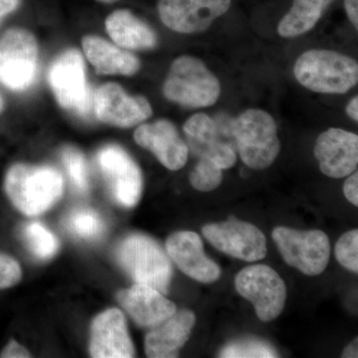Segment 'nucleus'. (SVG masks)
Instances as JSON below:
<instances>
[{"label":"nucleus","mask_w":358,"mask_h":358,"mask_svg":"<svg viewBox=\"0 0 358 358\" xmlns=\"http://www.w3.org/2000/svg\"><path fill=\"white\" fill-rule=\"evenodd\" d=\"M4 190L21 213L37 216L62 196L63 178L54 167L14 164L6 173Z\"/></svg>","instance_id":"f257e3e1"},{"label":"nucleus","mask_w":358,"mask_h":358,"mask_svg":"<svg viewBox=\"0 0 358 358\" xmlns=\"http://www.w3.org/2000/svg\"><path fill=\"white\" fill-rule=\"evenodd\" d=\"M296 81L320 94H345L358 82L355 59L331 50L313 49L301 54L294 66Z\"/></svg>","instance_id":"f03ea898"},{"label":"nucleus","mask_w":358,"mask_h":358,"mask_svg":"<svg viewBox=\"0 0 358 358\" xmlns=\"http://www.w3.org/2000/svg\"><path fill=\"white\" fill-rule=\"evenodd\" d=\"M164 94L169 101L183 107H210L220 96V82L199 58L180 56L171 64Z\"/></svg>","instance_id":"7ed1b4c3"},{"label":"nucleus","mask_w":358,"mask_h":358,"mask_svg":"<svg viewBox=\"0 0 358 358\" xmlns=\"http://www.w3.org/2000/svg\"><path fill=\"white\" fill-rule=\"evenodd\" d=\"M233 136L236 152L250 169H267L281 150L277 124L265 110H247L233 120Z\"/></svg>","instance_id":"20e7f679"},{"label":"nucleus","mask_w":358,"mask_h":358,"mask_svg":"<svg viewBox=\"0 0 358 358\" xmlns=\"http://www.w3.org/2000/svg\"><path fill=\"white\" fill-rule=\"evenodd\" d=\"M115 258L136 284L147 285L162 294L169 292L173 266L164 250L152 238L129 235L117 246Z\"/></svg>","instance_id":"39448f33"},{"label":"nucleus","mask_w":358,"mask_h":358,"mask_svg":"<svg viewBox=\"0 0 358 358\" xmlns=\"http://www.w3.org/2000/svg\"><path fill=\"white\" fill-rule=\"evenodd\" d=\"M188 150L199 159H208L220 169H231L237 162L233 120L227 115L212 119L206 114L190 117L183 126Z\"/></svg>","instance_id":"423d86ee"},{"label":"nucleus","mask_w":358,"mask_h":358,"mask_svg":"<svg viewBox=\"0 0 358 358\" xmlns=\"http://www.w3.org/2000/svg\"><path fill=\"white\" fill-rule=\"evenodd\" d=\"M49 85L61 107L88 117L94 110V92L86 82L85 63L77 49L61 54L51 65Z\"/></svg>","instance_id":"0eeeda50"},{"label":"nucleus","mask_w":358,"mask_h":358,"mask_svg":"<svg viewBox=\"0 0 358 358\" xmlns=\"http://www.w3.org/2000/svg\"><path fill=\"white\" fill-rule=\"evenodd\" d=\"M272 236L285 262L303 274H322L329 265L331 244L322 231H301L280 226L273 231Z\"/></svg>","instance_id":"6e6552de"},{"label":"nucleus","mask_w":358,"mask_h":358,"mask_svg":"<svg viewBox=\"0 0 358 358\" xmlns=\"http://www.w3.org/2000/svg\"><path fill=\"white\" fill-rule=\"evenodd\" d=\"M38 44L22 28L7 30L0 38V83L13 91L31 86L36 77Z\"/></svg>","instance_id":"1a4fd4ad"},{"label":"nucleus","mask_w":358,"mask_h":358,"mask_svg":"<svg viewBox=\"0 0 358 358\" xmlns=\"http://www.w3.org/2000/svg\"><path fill=\"white\" fill-rule=\"evenodd\" d=\"M238 293L254 306L257 317L270 322L281 315L287 299L282 278L266 265H253L240 271L235 279Z\"/></svg>","instance_id":"9d476101"},{"label":"nucleus","mask_w":358,"mask_h":358,"mask_svg":"<svg viewBox=\"0 0 358 358\" xmlns=\"http://www.w3.org/2000/svg\"><path fill=\"white\" fill-rule=\"evenodd\" d=\"M207 241L222 253L246 262L262 260L267 255V241L253 224L230 219L202 227Z\"/></svg>","instance_id":"9b49d317"},{"label":"nucleus","mask_w":358,"mask_h":358,"mask_svg":"<svg viewBox=\"0 0 358 358\" xmlns=\"http://www.w3.org/2000/svg\"><path fill=\"white\" fill-rule=\"evenodd\" d=\"M232 0H159L160 20L173 31L194 34L206 31L229 10Z\"/></svg>","instance_id":"f8f14e48"},{"label":"nucleus","mask_w":358,"mask_h":358,"mask_svg":"<svg viewBox=\"0 0 358 358\" xmlns=\"http://www.w3.org/2000/svg\"><path fill=\"white\" fill-rule=\"evenodd\" d=\"M96 162L115 201L124 207L138 203L143 190V176L128 152L117 145H107L99 150Z\"/></svg>","instance_id":"ddd939ff"},{"label":"nucleus","mask_w":358,"mask_h":358,"mask_svg":"<svg viewBox=\"0 0 358 358\" xmlns=\"http://www.w3.org/2000/svg\"><path fill=\"white\" fill-rule=\"evenodd\" d=\"M94 110L99 121L119 128H131L152 115L145 96L129 95L114 83L103 85L94 93Z\"/></svg>","instance_id":"4468645a"},{"label":"nucleus","mask_w":358,"mask_h":358,"mask_svg":"<svg viewBox=\"0 0 358 358\" xmlns=\"http://www.w3.org/2000/svg\"><path fill=\"white\" fill-rule=\"evenodd\" d=\"M313 154L324 176L346 178L357 169V134L341 129H329L317 138Z\"/></svg>","instance_id":"2eb2a0df"},{"label":"nucleus","mask_w":358,"mask_h":358,"mask_svg":"<svg viewBox=\"0 0 358 358\" xmlns=\"http://www.w3.org/2000/svg\"><path fill=\"white\" fill-rule=\"evenodd\" d=\"M90 355L94 358H129L136 355L126 319L121 310L109 308L91 324Z\"/></svg>","instance_id":"dca6fc26"},{"label":"nucleus","mask_w":358,"mask_h":358,"mask_svg":"<svg viewBox=\"0 0 358 358\" xmlns=\"http://www.w3.org/2000/svg\"><path fill=\"white\" fill-rule=\"evenodd\" d=\"M169 258L185 275L195 281L210 284L217 281L221 270L205 254L201 238L192 231L173 233L166 240Z\"/></svg>","instance_id":"f3484780"},{"label":"nucleus","mask_w":358,"mask_h":358,"mask_svg":"<svg viewBox=\"0 0 358 358\" xmlns=\"http://www.w3.org/2000/svg\"><path fill=\"white\" fill-rule=\"evenodd\" d=\"M134 141L140 147L150 150L160 164L171 171H179L187 162V145L173 122L166 120L141 124L134 131Z\"/></svg>","instance_id":"a211bd4d"},{"label":"nucleus","mask_w":358,"mask_h":358,"mask_svg":"<svg viewBox=\"0 0 358 358\" xmlns=\"http://www.w3.org/2000/svg\"><path fill=\"white\" fill-rule=\"evenodd\" d=\"M117 299L136 324L143 327L157 326L178 310L176 306L164 294L147 285L136 282L131 288L120 291Z\"/></svg>","instance_id":"6ab92c4d"},{"label":"nucleus","mask_w":358,"mask_h":358,"mask_svg":"<svg viewBox=\"0 0 358 358\" xmlns=\"http://www.w3.org/2000/svg\"><path fill=\"white\" fill-rule=\"evenodd\" d=\"M194 313L189 310H176L148 331L145 352L150 358L178 357L179 350L187 343L195 324Z\"/></svg>","instance_id":"aec40b11"},{"label":"nucleus","mask_w":358,"mask_h":358,"mask_svg":"<svg viewBox=\"0 0 358 358\" xmlns=\"http://www.w3.org/2000/svg\"><path fill=\"white\" fill-rule=\"evenodd\" d=\"M82 44L85 55L99 74L131 76L140 70L141 63L136 56L107 40L89 35L84 37Z\"/></svg>","instance_id":"412c9836"},{"label":"nucleus","mask_w":358,"mask_h":358,"mask_svg":"<svg viewBox=\"0 0 358 358\" xmlns=\"http://www.w3.org/2000/svg\"><path fill=\"white\" fill-rule=\"evenodd\" d=\"M106 30L117 46L131 50H145L157 46V34L152 28L128 9L110 13Z\"/></svg>","instance_id":"4be33fe9"},{"label":"nucleus","mask_w":358,"mask_h":358,"mask_svg":"<svg viewBox=\"0 0 358 358\" xmlns=\"http://www.w3.org/2000/svg\"><path fill=\"white\" fill-rule=\"evenodd\" d=\"M334 0H293L291 8L278 25V33L284 38L306 34L319 22Z\"/></svg>","instance_id":"5701e85b"},{"label":"nucleus","mask_w":358,"mask_h":358,"mask_svg":"<svg viewBox=\"0 0 358 358\" xmlns=\"http://www.w3.org/2000/svg\"><path fill=\"white\" fill-rule=\"evenodd\" d=\"M21 236L26 248L41 260H48L55 256L60 247L57 237L37 221L24 224L21 229Z\"/></svg>","instance_id":"b1692460"},{"label":"nucleus","mask_w":358,"mask_h":358,"mask_svg":"<svg viewBox=\"0 0 358 358\" xmlns=\"http://www.w3.org/2000/svg\"><path fill=\"white\" fill-rule=\"evenodd\" d=\"M66 227L75 236L96 240L105 232L103 219L92 209L80 208L71 212L66 219Z\"/></svg>","instance_id":"393cba45"},{"label":"nucleus","mask_w":358,"mask_h":358,"mask_svg":"<svg viewBox=\"0 0 358 358\" xmlns=\"http://www.w3.org/2000/svg\"><path fill=\"white\" fill-rule=\"evenodd\" d=\"M223 358H272L278 357L272 345L260 339H240L232 341L220 352Z\"/></svg>","instance_id":"a878e982"},{"label":"nucleus","mask_w":358,"mask_h":358,"mask_svg":"<svg viewBox=\"0 0 358 358\" xmlns=\"http://www.w3.org/2000/svg\"><path fill=\"white\" fill-rule=\"evenodd\" d=\"M62 159L75 189L81 193L88 192V167L83 154L76 148L67 147L63 150Z\"/></svg>","instance_id":"bb28decb"},{"label":"nucleus","mask_w":358,"mask_h":358,"mask_svg":"<svg viewBox=\"0 0 358 358\" xmlns=\"http://www.w3.org/2000/svg\"><path fill=\"white\" fill-rule=\"evenodd\" d=\"M222 169L208 159H199L190 173V183L196 190L202 192H210L216 189L222 182Z\"/></svg>","instance_id":"cd10ccee"},{"label":"nucleus","mask_w":358,"mask_h":358,"mask_svg":"<svg viewBox=\"0 0 358 358\" xmlns=\"http://www.w3.org/2000/svg\"><path fill=\"white\" fill-rule=\"evenodd\" d=\"M336 258L343 267L358 272V230H350L339 238L336 245Z\"/></svg>","instance_id":"c85d7f7f"},{"label":"nucleus","mask_w":358,"mask_h":358,"mask_svg":"<svg viewBox=\"0 0 358 358\" xmlns=\"http://www.w3.org/2000/svg\"><path fill=\"white\" fill-rule=\"evenodd\" d=\"M22 270L13 257L0 252V289L13 288L21 281Z\"/></svg>","instance_id":"c756f323"},{"label":"nucleus","mask_w":358,"mask_h":358,"mask_svg":"<svg viewBox=\"0 0 358 358\" xmlns=\"http://www.w3.org/2000/svg\"><path fill=\"white\" fill-rule=\"evenodd\" d=\"M0 357L2 358H28L31 357V353L27 348H24L14 339H10L6 348L0 352Z\"/></svg>","instance_id":"7c9ffc66"},{"label":"nucleus","mask_w":358,"mask_h":358,"mask_svg":"<svg viewBox=\"0 0 358 358\" xmlns=\"http://www.w3.org/2000/svg\"><path fill=\"white\" fill-rule=\"evenodd\" d=\"M343 193L350 203L358 206V173H352L343 185Z\"/></svg>","instance_id":"2f4dec72"},{"label":"nucleus","mask_w":358,"mask_h":358,"mask_svg":"<svg viewBox=\"0 0 358 358\" xmlns=\"http://www.w3.org/2000/svg\"><path fill=\"white\" fill-rule=\"evenodd\" d=\"M345 13L350 18V22L355 26V29L358 28V0H343Z\"/></svg>","instance_id":"473e14b6"},{"label":"nucleus","mask_w":358,"mask_h":358,"mask_svg":"<svg viewBox=\"0 0 358 358\" xmlns=\"http://www.w3.org/2000/svg\"><path fill=\"white\" fill-rule=\"evenodd\" d=\"M21 0H0V22L20 7Z\"/></svg>","instance_id":"72a5a7b5"},{"label":"nucleus","mask_w":358,"mask_h":358,"mask_svg":"<svg viewBox=\"0 0 358 358\" xmlns=\"http://www.w3.org/2000/svg\"><path fill=\"white\" fill-rule=\"evenodd\" d=\"M346 114H348V117L350 119H352L353 121H358V96H355V98H352V100L350 101V103L346 106Z\"/></svg>","instance_id":"f704fd0d"},{"label":"nucleus","mask_w":358,"mask_h":358,"mask_svg":"<svg viewBox=\"0 0 358 358\" xmlns=\"http://www.w3.org/2000/svg\"><path fill=\"white\" fill-rule=\"evenodd\" d=\"M357 338H355L350 345L346 346L343 357H357Z\"/></svg>","instance_id":"c9c22d12"},{"label":"nucleus","mask_w":358,"mask_h":358,"mask_svg":"<svg viewBox=\"0 0 358 358\" xmlns=\"http://www.w3.org/2000/svg\"><path fill=\"white\" fill-rule=\"evenodd\" d=\"M96 1L103 2V3H115V2L119 1V0H96Z\"/></svg>","instance_id":"e433bc0d"},{"label":"nucleus","mask_w":358,"mask_h":358,"mask_svg":"<svg viewBox=\"0 0 358 358\" xmlns=\"http://www.w3.org/2000/svg\"><path fill=\"white\" fill-rule=\"evenodd\" d=\"M4 108V101L3 99H2V96H0V113L2 112V110H3Z\"/></svg>","instance_id":"4c0bfd02"}]
</instances>
